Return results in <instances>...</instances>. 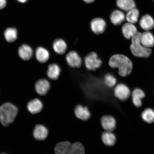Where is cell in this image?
Here are the masks:
<instances>
[{"mask_svg": "<svg viewBox=\"0 0 154 154\" xmlns=\"http://www.w3.org/2000/svg\"><path fill=\"white\" fill-rule=\"evenodd\" d=\"M109 65L112 68L118 69L119 75L122 77L129 75L133 69L131 60L126 55L121 54H116L111 57Z\"/></svg>", "mask_w": 154, "mask_h": 154, "instance_id": "obj_1", "label": "cell"}, {"mask_svg": "<svg viewBox=\"0 0 154 154\" xmlns=\"http://www.w3.org/2000/svg\"><path fill=\"white\" fill-rule=\"evenodd\" d=\"M18 111V108L12 103H4L0 106V122L3 126H8L14 121Z\"/></svg>", "mask_w": 154, "mask_h": 154, "instance_id": "obj_2", "label": "cell"}, {"mask_svg": "<svg viewBox=\"0 0 154 154\" xmlns=\"http://www.w3.org/2000/svg\"><path fill=\"white\" fill-rule=\"evenodd\" d=\"M84 61L86 68L90 71H95L103 64V61L95 52L88 54L85 57Z\"/></svg>", "mask_w": 154, "mask_h": 154, "instance_id": "obj_3", "label": "cell"}, {"mask_svg": "<svg viewBox=\"0 0 154 154\" xmlns=\"http://www.w3.org/2000/svg\"><path fill=\"white\" fill-rule=\"evenodd\" d=\"M131 53L134 57L142 58H147L151 55V48L144 47L141 43H131L130 46Z\"/></svg>", "mask_w": 154, "mask_h": 154, "instance_id": "obj_4", "label": "cell"}, {"mask_svg": "<svg viewBox=\"0 0 154 154\" xmlns=\"http://www.w3.org/2000/svg\"><path fill=\"white\" fill-rule=\"evenodd\" d=\"M114 94L117 99L124 101L130 97L131 92L130 88L126 85L120 83L115 86Z\"/></svg>", "mask_w": 154, "mask_h": 154, "instance_id": "obj_5", "label": "cell"}, {"mask_svg": "<svg viewBox=\"0 0 154 154\" xmlns=\"http://www.w3.org/2000/svg\"><path fill=\"white\" fill-rule=\"evenodd\" d=\"M92 31L96 35H100L104 32L106 29V22L103 18H96L91 21L90 23Z\"/></svg>", "mask_w": 154, "mask_h": 154, "instance_id": "obj_6", "label": "cell"}, {"mask_svg": "<svg viewBox=\"0 0 154 154\" xmlns=\"http://www.w3.org/2000/svg\"><path fill=\"white\" fill-rule=\"evenodd\" d=\"M66 60L69 66L72 68H79L82 63L81 57L75 51H70L67 54Z\"/></svg>", "mask_w": 154, "mask_h": 154, "instance_id": "obj_7", "label": "cell"}, {"mask_svg": "<svg viewBox=\"0 0 154 154\" xmlns=\"http://www.w3.org/2000/svg\"><path fill=\"white\" fill-rule=\"evenodd\" d=\"M51 84L49 80L45 78L40 79L35 82V88L38 95L44 96L49 91Z\"/></svg>", "mask_w": 154, "mask_h": 154, "instance_id": "obj_8", "label": "cell"}, {"mask_svg": "<svg viewBox=\"0 0 154 154\" xmlns=\"http://www.w3.org/2000/svg\"><path fill=\"white\" fill-rule=\"evenodd\" d=\"M101 126L103 129L106 131L114 130L116 126V121L114 117L109 115H105L100 119Z\"/></svg>", "mask_w": 154, "mask_h": 154, "instance_id": "obj_9", "label": "cell"}, {"mask_svg": "<svg viewBox=\"0 0 154 154\" xmlns=\"http://www.w3.org/2000/svg\"><path fill=\"white\" fill-rule=\"evenodd\" d=\"M121 32L125 38L131 40L138 31L137 28L134 24L127 22L122 25Z\"/></svg>", "mask_w": 154, "mask_h": 154, "instance_id": "obj_10", "label": "cell"}, {"mask_svg": "<svg viewBox=\"0 0 154 154\" xmlns=\"http://www.w3.org/2000/svg\"><path fill=\"white\" fill-rule=\"evenodd\" d=\"M74 113L77 118L83 121L89 120L91 116L88 107L80 104L78 105L75 107Z\"/></svg>", "mask_w": 154, "mask_h": 154, "instance_id": "obj_11", "label": "cell"}, {"mask_svg": "<svg viewBox=\"0 0 154 154\" xmlns=\"http://www.w3.org/2000/svg\"><path fill=\"white\" fill-rule=\"evenodd\" d=\"M43 103L38 98H35L31 100L27 104L26 107L28 110L32 114L39 113L43 108Z\"/></svg>", "mask_w": 154, "mask_h": 154, "instance_id": "obj_12", "label": "cell"}, {"mask_svg": "<svg viewBox=\"0 0 154 154\" xmlns=\"http://www.w3.org/2000/svg\"><path fill=\"white\" fill-rule=\"evenodd\" d=\"M61 72L60 67L56 63H53L48 66L46 74L49 80H56L60 76Z\"/></svg>", "mask_w": 154, "mask_h": 154, "instance_id": "obj_13", "label": "cell"}, {"mask_svg": "<svg viewBox=\"0 0 154 154\" xmlns=\"http://www.w3.org/2000/svg\"><path fill=\"white\" fill-rule=\"evenodd\" d=\"M49 131L43 125H36L34 129L32 134L35 139L38 140H43L47 138Z\"/></svg>", "mask_w": 154, "mask_h": 154, "instance_id": "obj_14", "label": "cell"}, {"mask_svg": "<svg viewBox=\"0 0 154 154\" xmlns=\"http://www.w3.org/2000/svg\"><path fill=\"white\" fill-rule=\"evenodd\" d=\"M139 21L140 27L144 31H151L154 28V19L151 15H143Z\"/></svg>", "mask_w": 154, "mask_h": 154, "instance_id": "obj_15", "label": "cell"}, {"mask_svg": "<svg viewBox=\"0 0 154 154\" xmlns=\"http://www.w3.org/2000/svg\"><path fill=\"white\" fill-rule=\"evenodd\" d=\"M109 18L112 24L116 26H120L126 20L125 13L122 10L118 9L113 11Z\"/></svg>", "mask_w": 154, "mask_h": 154, "instance_id": "obj_16", "label": "cell"}, {"mask_svg": "<svg viewBox=\"0 0 154 154\" xmlns=\"http://www.w3.org/2000/svg\"><path fill=\"white\" fill-rule=\"evenodd\" d=\"M133 103L137 107H140L142 105V100L145 97V94L139 88L134 89L131 94Z\"/></svg>", "mask_w": 154, "mask_h": 154, "instance_id": "obj_17", "label": "cell"}, {"mask_svg": "<svg viewBox=\"0 0 154 154\" xmlns=\"http://www.w3.org/2000/svg\"><path fill=\"white\" fill-rule=\"evenodd\" d=\"M140 42L144 47L151 48L154 47V35L150 31H144L141 33Z\"/></svg>", "mask_w": 154, "mask_h": 154, "instance_id": "obj_18", "label": "cell"}, {"mask_svg": "<svg viewBox=\"0 0 154 154\" xmlns=\"http://www.w3.org/2000/svg\"><path fill=\"white\" fill-rule=\"evenodd\" d=\"M35 56L38 62L45 63L47 62L49 59L50 53L49 51L45 48L39 47L35 50Z\"/></svg>", "mask_w": 154, "mask_h": 154, "instance_id": "obj_19", "label": "cell"}, {"mask_svg": "<svg viewBox=\"0 0 154 154\" xmlns=\"http://www.w3.org/2000/svg\"><path fill=\"white\" fill-rule=\"evenodd\" d=\"M18 54L19 57L23 60H29L33 56V51L30 46L23 44L19 47Z\"/></svg>", "mask_w": 154, "mask_h": 154, "instance_id": "obj_20", "label": "cell"}, {"mask_svg": "<svg viewBox=\"0 0 154 154\" xmlns=\"http://www.w3.org/2000/svg\"><path fill=\"white\" fill-rule=\"evenodd\" d=\"M72 144L69 141L59 142L55 147V154H71Z\"/></svg>", "mask_w": 154, "mask_h": 154, "instance_id": "obj_21", "label": "cell"}, {"mask_svg": "<svg viewBox=\"0 0 154 154\" xmlns=\"http://www.w3.org/2000/svg\"><path fill=\"white\" fill-rule=\"evenodd\" d=\"M101 140L105 146L111 147L114 146L116 143V138L115 134L112 132H103L101 134Z\"/></svg>", "mask_w": 154, "mask_h": 154, "instance_id": "obj_22", "label": "cell"}, {"mask_svg": "<svg viewBox=\"0 0 154 154\" xmlns=\"http://www.w3.org/2000/svg\"><path fill=\"white\" fill-rule=\"evenodd\" d=\"M66 42L62 38H57L54 41L53 44V48L55 52L58 54L62 55L64 54L67 49Z\"/></svg>", "mask_w": 154, "mask_h": 154, "instance_id": "obj_23", "label": "cell"}, {"mask_svg": "<svg viewBox=\"0 0 154 154\" xmlns=\"http://www.w3.org/2000/svg\"><path fill=\"white\" fill-rule=\"evenodd\" d=\"M116 3L117 7L121 10L127 12L136 7L134 0H116Z\"/></svg>", "mask_w": 154, "mask_h": 154, "instance_id": "obj_24", "label": "cell"}, {"mask_svg": "<svg viewBox=\"0 0 154 154\" xmlns=\"http://www.w3.org/2000/svg\"><path fill=\"white\" fill-rule=\"evenodd\" d=\"M140 11L136 8L127 11L125 18L127 22L135 24L139 20Z\"/></svg>", "mask_w": 154, "mask_h": 154, "instance_id": "obj_25", "label": "cell"}, {"mask_svg": "<svg viewBox=\"0 0 154 154\" xmlns=\"http://www.w3.org/2000/svg\"><path fill=\"white\" fill-rule=\"evenodd\" d=\"M4 36L6 40L8 42H12L17 39L18 37V32L16 28H8L5 31Z\"/></svg>", "mask_w": 154, "mask_h": 154, "instance_id": "obj_26", "label": "cell"}, {"mask_svg": "<svg viewBox=\"0 0 154 154\" xmlns=\"http://www.w3.org/2000/svg\"><path fill=\"white\" fill-rule=\"evenodd\" d=\"M142 120L148 124L154 122V110L151 108H147L142 112L141 114Z\"/></svg>", "mask_w": 154, "mask_h": 154, "instance_id": "obj_27", "label": "cell"}, {"mask_svg": "<svg viewBox=\"0 0 154 154\" xmlns=\"http://www.w3.org/2000/svg\"><path fill=\"white\" fill-rule=\"evenodd\" d=\"M103 81L105 85L109 88L115 87L117 84L116 78L112 74L109 73L105 75Z\"/></svg>", "mask_w": 154, "mask_h": 154, "instance_id": "obj_28", "label": "cell"}, {"mask_svg": "<svg viewBox=\"0 0 154 154\" xmlns=\"http://www.w3.org/2000/svg\"><path fill=\"white\" fill-rule=\"evenodd\" d=\"M85 150L83 144L77 142L72 143L71 154H85Z\"/></svg>", "mask_w": 154, "mask_h": 154, "instance_id": "obj_29", "label": "cell"}, {"mask_svg": "<svg viewBox=\"0 0 154 154\" xmlns=\"http://www.w3.org/2000/svg\"><path fill=\"white\" fill-rule=\"evenodd\" d=\"M6 5V0H0V10L4 8Z\"/></svg>", "mask_w": 154, "mask_h": 154, "instance_id": "obj_30", "label": "cell"}, {"mask_svg": "<svg viewBox=\"0 0 154 154\" xmlns=\"http://www.w3.org/2000/svg\"><path fill=\"white\" fill-rule=\"evenodd\" d=\"M85 2L87 3H91L95 1V0H83Z\"/></svg>", "mask_w": 154, "mask_h": 154, "instance_id": "obj_31", "label": "cell"}, {"mask_svg": "<svg viewBox=\"0 0 154 154\" xmlns=\"http://www.w3.org/2000/svg\"><path fill=\"white\" fill-rule=\"evenodd\" d=\"M17 1L21 3H25L28 0H17Z\"/></svg>", "mask_w": 154, "mask_h": 154, "instance_id": "obj_32", "label": "cell"}, {"mask_svg": "<svg viewBox=\"0 0 154 154\" xmlns=\"http://www.w3.org/2000/svg\"></svg>", "mask_w": 154, "mask_h": 154, "instance_id": "obj_33", "label": "cell"}]
</instances>
